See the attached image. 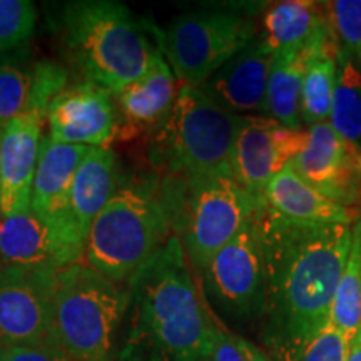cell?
I'll return each mask as SVG.
<instances>
[{
	"mask_svg": "<svg viewBox=\"0 0 361 361\" xmlns=\"http://www.w3.org/2000/svg\"><path fill=\"white\" fill-rule=\"evenodd\" d=\"M338 54L340 45L311 49L306 62L303 92H301V121L303 126H314L329 119L333 94L336 85Z\"/></svg>",
	"mask_w": 361,
	"mask_h": 361,
	"instance_id": "cell-23",
	"label": "cell"
},
{
	"mask_svg": "<svg viewBox=\"0 0 361 361\" xmlns=\"http://www.w3.org/2000/svg\"><path fill=\"white\" fill-rule=\"evenodd\" d=\"M37 25V7L30 0H0V59L24 49Z\"/></svg>",
	"mask_w": 361,
	"mask_h": 361,
	"instance_id": "cell-27",
	"label": "cell"
},
{
	"mask_svg": "<svg viewBox=\"0 0 361 361\" xmlns=\"http://www.w3.org/2000/svg\"><path fill=\"white\" fill-rule=\"evenodd\" d=\"M67 84L69 72L66 67L51 61L37 62L32 96L25 111L0 133V218L30 206L49 106Z\"/></svg>",
	"mask_w": 361,
	"mask_h": 361,
	"instance_id": "cell-9",
	"label": "cell"
},
{
	"mask_svg": "<svg viewBox=\"0 0 361 361\" xmlns=\"http://www.w3.org/2000/svg\"><path fill=\"white\" fill-rule=\"evenodd\" d=\"M82 258L30 206L0 218V266L64 269Z\"/></svg>",
	"mask_w": 361,
	"mask_h": 361,
	"instance_id": "cell-18",
	"label": "cell"
},
{
	"mask_svg": "<svg viewBox=\"0 0 361 361\" xmlns=\"http://www.w3.org/2000/svg\"><path fill=\"white\" fill-rule=\"evenodd\" d=\"M179 92L164 54L139 79L114 96L117 111V139L134 141L156 133L173 111Z\"/></svg>",
	"mask_w": 361,
	"mask_h": 361,
	"instance_id": "cell-15",
	"label": "cell"
},
{
	"mask_svg": "<svg viewBox=\"0 0 361 361\" xmlns=\"http://www.w3.org/2000/svg\"><path fill=\"white\" fill-rule=\"evenodd\" d=\"M345 361H361V328L353 336V340L348 343V353Z\"/></svg>",
	"mask_w": 361,
	"mask_h": 361,
	"instance_id": "cell-33",
	"label": "cell"
},
{
	"mask_svg": "<svg viewBox=\"0 0 361 361\" xmlns=\"http://www.w3.org/2000/svg\"><path fill=\"white\" fill-rule=\"evenodd\" d=\"M326 13L340 51L350 56L361 52V0L326 2Z\"/></svg>",
	"mask_w": 361,
	"mask_h": 361,
	"instance_id": "cell-28",
	"label": "cell"
},
{
	"mask_svg": "<svg viewBox=\"0 0 361 361\" xmlns=\"http://www.w3.org/2000/svg\"><path fill=\"white\" fill-rule=\"evenodd\" d=\"M128 284L104 276L84 258L59 271L51 340L75 361H114L128 310Z\"/></svg>",
	"mask_w": 361,
	"mask_h": 361,
	"instance_id": "cell-6",
	"label": "cell"
},
{
	"mask_svg": "<svg viewBox=\"0 0 361 361\" xmlns=\"http://www.w3.org/2000/svg\"><path fill=\"white\" fill-rule=\"evenodd\" d=\"M328 121L340 137L361 147V72L353 56L341 51Z\"/></svg>",
	"mask_w": 361,
	"mask_h": 361,
	"instance_id": "cell-24",
	"label": "cell"
},
{
	"mask_svg": "<svg viewBox=\"0 0 361 361\" xmlns=\"http://www.w3.org/2000/svg\"><path fill=\"white\" fill-rule=\"evenodd\" d=\"M49 137L85 147H111L117 139L114 94L80 79L67 84L49 106Z\"/></svg>",
	"mask_w": 361,
	"mask_h": 361,
	"instance_id": "cell-14",
	"label": "cell"
},
{
	"mask_svg": "<svg viewBox=\"0 0 361 361\" xmlns=\"http://www.w3.org/2000/svg\"><path fill=\"white\" fill-rule=\"evenodd\" d=\"M273 57L256 37L200 89L229 114L266 116V92Z\"/></svg>",
	"mask_w": 361,
	"mask_h": 361,
	"instance_id": "cell-16",
	"label": "cell"
},
{
	"mask_svg": "<svg viewBox=\"0 0 361 361\" xmlns=\"http://www.w3.org/2000/svg\"><path fill=\"white\" fill-rule=\"evenodd\" d=\"M116 361H213V310L178 236L128 283Z\"/></svg>",
	"mask_w": 361,
	"mask_h": 361,
	"instance_id": "cell-2",
	"label": "cell"
},
{
	"mask_svg": "<svg viewBox=\"0 0 361 361\" xmlns=\"http://www.w3.org/2000/svg\"><path fill=\"white\" fill-rule=\"evenodd\" d=\"M329 324L348 343L361 328V213L353 224V241L333 300Z\"/></svg>",
	"mask_w": 361,
	"mask_h": 361,
	"instance_id": "cell-25",
	"label": "cell"
},
{
	"mask_svg": "<svg viewBox=\"0 0 361 361\" xmlns=\"http://www.w3.org/2000/svg\"><path fill=\"white\" fill-rule=\"evenodd\" d=\"M171 236L173 224L159 176H121L90 228L84 259L112 281L128 284Z\"/></svg>",
	"mask_w": 361,
	"mask_h": 361,
	"instance_id": "cell-4",
	"label": "cell"
},
{
	"mask_svg": "<svg viewBox=\"0 0 361 361\" xmlns=\"http://www.w3.org/2000/svg\"><path fill=\"white\" fill-rule=\"evenodd\" d=\"M59 271L49 266H0V346L51 340Z\"/></svg>",
	"mask_w": 361,
	"mask_h": 361,
	"instance_id": "cell-11",
	"label": "cell"
},
{
	"mask_svg": "<svg viewBox=\"0 0 361 361\" xmlns=\"http://www.w3.org/2000/svg\"><path fill=\"white\" fill-rule=\"evenodd\" d=\"M213 361H247L243 350L239 348L236 333L224 326L219 316L213 311Z\"/></svg>",
	"mask_w": 361,
	"mask_h": 361,
	"instance_id": "cell-31",
	"label": "cell"
},
{
	"mask_svg": "<svg viewBox=\"0 0 361 361\" xmlns=\"http://www.w3.org/2000/svg\"><path fill=\"white\" fill-rule=\"evenodd\" d=\"M360 59H361V52H360Z\"/></svg>",
	"mask_w": 361,
	"mask_h": 361,
	"instance_id": "cell-34",
	"label": "cell"
},
{
	"mask_svg": "<svg viewBox=\"0 0 361 361\" xmlns=\"http://www.w3.org/2000/svg\"><path fill=\"white\" fill-rule=\"evenodd\" d=\"M263 201L273 213L296 224H355L360 216L316 191L291 166L269 180Z\"/></svg>",
	"mask_w": 361,
	"mask_h": 361,
	"instance_id": "cell-21",
	"label": "cell"
},
{
	"mask_svg": "<svg viewBox=\"0 0 361 361\" xmlns=\"http://www.w3.org/2000/svg\"><path fill=\"white\" fill-rule=\"evenodd\" d=\"M159 180L173 234L194 271L228 245L263 204L228 174L159 176Z\"/></svg>",
	"mask_w": 361,
	"mask_h": 361,
	"instance_id": "cell-5",
	"label": "cell"
},
{
	"mask_svg": "<svg viewBox=\"0 0 361 361\" xmlns=\"http://www.w3.org/2000/svg\"><path fill=\"white\" fill-rule=\"evenodd\" d=\"M236 340H238L239 348L243 350V353H245L247 361H274V360L269 356L268 351L263 350V348H261V346H258V345H255V343H252V341L246 340L245 336L236 335Z\"/></svg>",
	"mask_w": 361,
	"mask_h": 361,
	"instance_id": "cell-32",
	"label": "cell"
},
{
	"mask_svg": "<svg viewBox=\"0 0 361 361\" xmlns=\"http://www.w3.org/2000/svg\"><path fill=\"white\" fill-rule=\"evenodd\" d=\"M0 361H75L52 340L30 345L0 346Z\"/></svg>",
	"mask_w": 361,
	"mask_h": 361,
	"instance_id": "cell-30",
	"label": "cell"
},
{
	"mask_svg": "<svg viewBox=\"0 0 361 361\" xmlns=\"http://www.w3.org/2000/svg\"><path fill=\"white\" fill-rule=\"evenodd\" d=\"M266 261L261 340L274 361H298L331 323V308L348 259L353 224H296L259 206Z\"/></svg>",
	"mask_w": 361,
	"mask_h": 361,
	"instance_id": "cell-1",
	"label": "cell"
},
{
	"mask_svg": "<svg viewBox=\"0 0 361 361\" xmlns=\"http://www.w3.org/2000/svg\"><path fill=\"white\" fill-rule=\"evenodd\" d=\"M256 37V20L238 7L184 12L161 30L162 54L178 82L189 87H201Z\"/></svg>",
	"mask_w": 361,
	"mask_h": 361,
	"instance_id": "cell-8",
	"label": "cell"
},
{
	"mask_svg": "<svg viewBox=\"0 0 361 361\" xmlns=\"http://www.w3.org/2000/svg\"><path fill=\"white\" fill-rule=\"evenodd\" d=\"M290 166L316 191L356 211L361 202V147L340 137L329 121L310 126L306 147Z\"/></svg>",
	"mask_w": 361,
	"mask_h": 361,
	"instance_id": "cell-13",
	"label": "cell"
},
{
	"mask_svg": "<svg viewBox=\"0 0 361 361\" xmlns=\"http://www.w3.org/2000/svg\"><path fill=\"white\" fill-rule=\"evenodd\" d=\"M61 32L80 78L114 96L162 56L161 30L112 0L62 4Z\"/></svg>",
	"mask_w": 361,
	"mask_h": 361,
	"instance_id": "cell-3",
	"label": "cell"
},
{
	"mask_svg": "<svg viewBox=\"0 0 361 361\" xmlns=\"http://www.w3.org/2000/svg\"><path fill=\"white\" fill-rule=\"evenodd\" d=\"M90 149L92 147L56 142L49 135H44L30 191V207L35 214L51 224L59 236L80 256H84V251H80L67 234V206L72 180Z\"/></svg>",
	"mask_w": 361,
	"mask_h": 361,
	"instance_id": "cell-17",
	"label": "cell"
},
{
	"mask_svg": "<svg viewBox=\"0 0 361 361\" xmlns=\"http://www.w3.org/2000/svg\"><path fill=\"white\" fill-rule=\"evenodd\" d=\"M263 47L273 56L283 51H311L338 44L326 7L311 0H284L273 4L263 16Z\"/></svg>",
	"mask_w": 361,
	"mask_h": 361,
	"instance_id": "cell-20",
	"label": "cell"
},
{
	"mask_svg": "<svg viewBox=\"0 0 361 361\" xmlns=\"http://www.w3.org/2000/svg\"><path fill=\"white\" fill-rule=\"evenodd\" d=\"M119 178L117 157L111 147H92L80 162L67 206V234L80 251L85 252L90 228L114 194Z\"/></svg>",
	"mask_w": 361,
	"mask_h": 361,
	"instance_id": "cell-19",
	"label": "cell"
},
{
	"mask_svg": "<svg viewBox=\"0 0 361 361\" xmlns=\"http://www.w3.org/2000/svg\"><path fill=\"white\" fill-rule=\"evenodd\" d=\"M348 353V340L329 324L306 346L298 361H345Z\"/></svg>",
	"mask_w": 361,
	"mask_h": 361,
	"instance_id": "cell-29",
	"label": "cell"
},
{
	"mask_svg": "<svg viewBox=\"0 0 361 361\" xmlns=\"http://www.w3.org/2000/svg\"><path fill=\"white\" fill-rule=\"evenodd\" d=\"M306 142L308 129H290L266 116L245 117L233 146V178L263 200L269 180L301 154Z\"/></svg>",
	"mask_w": 361,
	"mask_h": 361,
	"instance_id": "cell-12",
	"label": "cell"
},
{
	"mask_svg": "<svg viewBox=\"0 0 361 361\" xmlns=\"http://www.w3.org/2000/svg\"><path fill=\"white\" fill-rule=\"evenodd\" d=\"M308 62V51H283L273 57L268 92H266V117L290 129H303L301 121V92Z\"/></svg>",
	"mask_w": 361,
	"mask_h": 361,
	"instance_id": "cell-22",
	"label": "cell"
},
{
	"mask_svg": "<svg viewBox=\"0 0 361 361\" xmlns=\"http://www.w3.org/2000/svg\"><path fill=\"white\" fill-rule=\"evenodd\" d=\"M243 119L221 109L200 87L179 84L173 111L149 137L147 157L156 174L233 176V146Z\"/></svg>",
	"mask_w": 361,
	"mask_h": 361,
	"instance_id": "cell-7",
	"label": "cell"
},
{
	"mask_svg": "<svg viewBox=\"0 0 361 361\" xmlns=\"http://www.w3.org/2000/svg\"><path fill=\"white\" fill-rule=\"evenodd\" d=\"M256 214L197 271L206 303L234 324L261 323L264 314L266 261Z\"/></svg>",
	"mask_w": 361,
	"mask_h": 361,
	"instance_id": "cell-10",
	"label": "cell"
},
{
	"mask_svg": "<svg viewBox=\"0 0 361 361\" xmlns=\"http://www.w3.org/2000/svg\"><path fill=\"white\" fill-rule=\"evenodd\" d=\"M35 67L27 49L0 59V133L25 111L32 96Z\"/></svg>",
	"mask_w": 361,
	"mask_h": 361,
	"instance_id": "cell-26",
	"label": "cell"
}]
</instances>
